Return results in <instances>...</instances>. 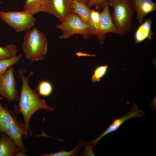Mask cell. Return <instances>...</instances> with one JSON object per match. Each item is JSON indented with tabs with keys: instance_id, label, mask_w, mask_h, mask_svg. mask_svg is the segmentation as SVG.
<instances>
[{
	"instance_id": "5",
	"label": "cell",
	"mask_w": 156,
	"mask_h": 156,
	"mask_svg": "<svg viewBox=\"0 0 156 156\" xmlns=\"http://www.w3.org/2000/svg\"><path fill=\"white\" fill-rule=\"evenodd\" d=\"M56 29L61 30L62 34L59 36L60 39L68 38L72 35L79 34L86 40L92 35L89 27L84 23L76 14H69L62 22L55 26Z\"/></svg>"
},
{
	"instance_id": "9",
	"label": "cell",
	"mask_w": 156,
	"mask_h": 156,
	"mask_svg": "<svg viewBox=\"0 0 156 156\" xmlns=\"http://www.w3.org/2000/svg\"><path fill=\"white\" fill-rule=\"evenodd\" d=\"M145 115V112L139 109L135 103L131 107L129 112L119 118H116L105 130L97 138L90 142L94 146L105 135L113 132L116 131L122 124L127 120L133 117H141Z\"/></svg>"
},
{
	"instance_id": "24",
	"label": "cell",
	"mask_w": 156,
	"mask_h": 156,
	"mask_svg": "<svg viewBox=\"0 0 156 156\" xmlns=\"http://www.w3.org/2000/svg\"><path fill=\"white\" fill-rule=\"evenodd\" d=\"M74 1H79L87 5L88 3L90 0H73Z\"/></svg>"
},
{
	"instance_id": "20",
	"label": "cell",
	"mask_w": 156,
	"mask_h": 156,
	"mask_svg": "<svg viewBox=\"0 0 156 156\" xmlns=\"http://www.w3.org/2000/svg\"><path fill=\"white\" fill-rule=\"evenodd\" d=\"M37 88L39 96H49L53 91V87L51 83L47 81H41Z\"/></svg>"
},
{
	"instance_id": "3",
	"label": "cell",
	"mask_w": 156,
	"mask_h": 156,
	"mask_svg": "<svg viewBox=\"0 0 156 156\" xmlns=\"http://www.w3.org/2000/svg\"><path fill=\"white\" fill-rule=\"evenodd\" d=\"M25 58L31 62L43 60L47 51L45 34L36 27L25 32L22 44Z\"/></svg>"
},
{
	"instance_id": "13",
	"label": "cell",
	"mask_w": 156,
	"mask_h": 156,
	"mask_svg": "<svg viewBox=\"0 0 156 156\" xmlns=\"http://www.w3.org/2000/svg\"><path fill=\"white\" fill-rule=\"evenodd\" d=\"M152 21L150 19H147L138 27L134 34V42L139 44L148 38L151 40L153 33L151 30Z\"/></svg>"
},
{
	"instance_id": "14",
	"label": "cell",
	"mask_w": 156,
	"mask_h": 156,
	"mask_svg": "<svg viewBox=\"0 0 156 156\" xmlns=\"http://www.w3.org/2000/svg\"><path fill=\"white\" fill-rule=\"evenodd\" d=\"M91 9L86 4L79 1L73 0V13L76 14L80 19L89 27L91 25Z\"/></svg>"
},
{
	"instance_id": "2",
	"label": "cell",
	"mask_w": 156,
	"mask_h": 156,
	"mask_svg": "<svg viewBox=\"0 0 156 156\" xmlns=\"http://www.w3.org/2000/svg\"><path fill=\"white\" fill-rule=\"evenodd\" d=\"M0 132L4 133L16 143L20 151L25 153L28 152L24 144L22 136L27 138L30 132L26 129L23 123L18 120L16 115L8 109V105L3 107L0 102Z\"/></svg>"
},
{
	"instance_id": "15",
	"label": "cell",
	"mask_w": 156,
	"mask_h": 156,
	"mask_svg": "<svg viewBox=\"0 0 156 156\" xmlns=\"http://www.w3.org/2000/svg\"><path fill=\"white\" fill-rule=\"evenodd\" d=\"M100 16V12L91 9V23L90 28L92 35H96L100 43L102 44L104 42L105 38L103 36L101 33Z\"/></svg>"
},
{
	"instance_id": "11",
	"label": "cell",
	"mask_w": 156,
	"mask_h": 156,
	"mask_svg": "<svg viewBox=\"0 0 156 156\" xmlns=\"http://www.w3.org/2000/svg\"><path fill=\"white\" fill-rule=\"evenodd\" d=\"M20 151L10 137L4 133L0 132V156H18Z\"/></svg>"
},
{
	"instance_id": "4",
	"label": "cell",
	"mask_w": 156,
	"mask_h": 156,
	"mask_svg": "<svg viewBox=\"0 0 156 156\" xmlns=\"http://www.w3.org/2000/svg\"><path fill=\"white\" fill-rule=\"evenodd\" d=\"M113 8L111 17L118 34L122 36L129 32L132 25V17L135 11L130 0H108Z\"/></svg>"
},
{
	"instance_id": "1",
	"label": "cell",
	"mask_w": 156,
	"mask_h": 156,
	"mask_svg": "<svg viewBox=\"0 0 156 156\" xmlns=\"http://www.w3.org/2000/svg\"><path fill=\"white\" fill-rule=\"evenodd\" d=\"M28 68H21L18 70L17 77L22 81V84L20 94L17 99L18 102L14 107V112L16 114H21L23 118L24 123L26 129L32 134L31 130L29 127L30 119L37 111L43 109L47 112H53L54 109L47 105L45 100L41 99L38 93L37 88L32 90L29 84V79L33 74L31 71L27 76L25 74L28 71Z\"/></svg>"
},
{
	"instance_id": "8",
	"label": "cell",
	"mask_w": 156,
	"mask_h": 156,
	"mask_svg": "<svg viewBox=\"0 0 156 156\" xmlns=\"http://www.w3.org/2000/svg\"><path fill=\"white\" fill-rule=\"evenodd\" d=\"M73 0H48L42 12L51 14L62 23L73 13Z\"/></svg>"
},
{
	"instance_id": "12",
	"label": "cell",
	"mask_w": 156,
	"mask_h": 156,
	"mask_svg": "<svg viewBox=\"0 0 156 156\" xmlns=\"http://www.w3.org/2000/svg\"><path fill=\"white\" fill-rule=\"evenodd\" d=\"M108 3L105 5L103 10L100 12V20L101 33L105 38L106 34L109 33L118 34L117 30L112 18Z\"/></svg>"
},
{
	"instance_id": "7",
	"label": "cell",
	"mask_w": 156,
	"mask_h": 156,
	"mask_svg": "<svg viewBox=\"0 0 156 156\" xmlns=\"http://www.w3.org/2000/svg\"><path fill=\"white\" fill-rule=\"evenodd\" d=\"M14 71L12 66L6 73L0 76V95L9 103L17 100L18 95Z\"/></svg>"
},
{
	"instance_id": "21",
	"label": "cell",
	"mask_w": 156,
	"mask_h": 156,
	"mask_svg": "<svg viewBox=\"0 0 156 156\" xmlns=\"http://www.w3.org/2000/svg\"><path fill=\"white\" fill-rule=\"evenodd\" d=\"M107 68V65H101L97 67L94 70L92 78V82L99 81L106 74Z\"/></svg>"
},
{
	"instance_id": "17",
	"label": "cell",
	"mask_w": 156,
	"mask_h": 156,
	"mask_svg": "<svg viewBox=\"0 0 156 156\" xmlns=\"http://www.w3.org/2000/svg\"><path fill=\"white\" fill-rule=\"evenodd\" d=\"M22 56L21 53L11 58L0 59V76L6 73L10 67L18 63Z\"/></svg>"
},
{
	"instance_id": "23",
	"label": "cell",
	"mask_w": 156,
	"mask_h": 156,
	"mask_svg": "<svg viewBox=\"0 0 156 156\" xmlns=\"http://www.w3.org/2000/svg\"><path fill=\"white\" fill-rule=\"evenodd\" d=\"M84 149L82 153L83 156H94L93 148L94 146L92 145L90 142H84Z\"/></svg>"
},
{
	"instance_id": "16",
	"label": "cell",
	"mask_w": 156,
	"mask_h": 156,
	"mask_svg": "<svg viewBox=\"0 0 156 156\" xmlns=\"http://www.w3.org/2000/svg\"><path fill=\"white\" fill-rule=\"evenodd\" d=\"M48 0H26L23 6L24 11L34 15L42 12Z\"/></svg>"
},
{
	"instance_id": "10",
	"label": "cell",
	"mask_w": 156,
	"mask_h": 156,
	"mask_svg": "<svg viewBox=\"0 0 156 156\" xmlns=\"http://www.w3.org/2000/svg\"><path fill=\"white\" fill-rule=\"evenodd\" d=\"M132 6L136 14L139 25L143 22L145 17L156 10V4L152 0H130Z\"/></svg>"
},
{
	"instance_id": "6",
	"label": "cell",
	"mask_w": 156,
	"mask_h": 156,
	"mask_svg": "<svg viewBox=\"0 0 156 156\" xmlns=\"http://www.w3.org/2000/svg\"><path fill=\"white\" fill-rule=\"evenodd\" d=\"M34 15L24 10L0 12V18L16 32L29 31L36 19Z\"/></svg>"
},
{
	"instance_id": "22",
	"label": "cell",
	"mask_w": 156,
	"mask_h": 156,
	"mask_svg": "<svg viewBox=\"0 0 156 156\" xmlns=\"http://www.w3.org/2000/svg\"><path fill=\"white\" fill-rule=\"evenodd\" d=\"M108 3V0H90L87 5L90 8L95 6L96 9H103Z\"/></svg>"
},
{
	"instance_id": "18",
	"label": "cell",
	"mask_w": 156,
	"mask_h": 156,
	"mask_svg": "<svg viewBox=\"0 0 156 156\" xmlns=\"http://www.w3.org/2000/svg\"><path fill=\"white\" fill-rule=\"evenodd\" d=\"M84 141L80 139L77 145L73 150L67 151L65 150H61L55 153L48 154H42L41 156H73L77 154L83 145Z\"/></svg>"
},
{
	"instance_id": "19",
	"label": "cell",
	"mask_w": 156,
	"mask_h": 156,
	"mask_svg": "<svg viewBox=\"0 0 156 156\" xmlns=\"http://www.w3.org/2000/svg\"><path fill=\"white\" fill-rule=\"evenodd\" d=\"M18 50L14 44L0 47V59L11 58L17 55Z\"/></svg>"
},
{
	"instance_id": "25",
	"label": "cell",
	"mask_w": 156,
	"mask_h": 156,
	"mask_svg": "<svg viewBox=\"0 0 156 156\" xmlns=\"http://www.w3.org/2000/svg\"><path fill=\"white\" fill-rule=\"evenodd\" d=\"M0 3H1V2H0Z\"/></svg>"
}]
</instances>
